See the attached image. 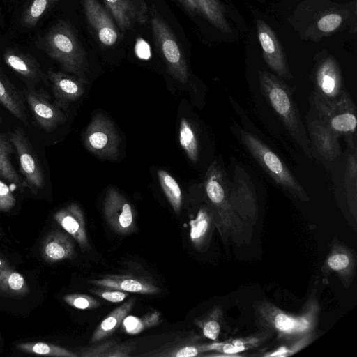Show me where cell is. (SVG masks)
<instances>
[{
	"instance_id": "1",
	"label": "cell",
	"mask_w": 357,
	"mask_h": 357,
	"mask_svg": "<svg viewBox=\"0 0 357 357\" xmlns=\"http://www.w3.org/2000/svg\"><path fill=\"white\" fill-rule=\"evenodd\" d=\"M38 45L50 59L59 64L63 71L87 82L85 76L88 67L86 54L68 22H56L41 38Z\"/></svg>"
},
{
	"instance_id": "2",
	"label": "cell",
	"mask_w": 357,
	"mask_h": 357,
	"mask_svg": "<svg viewBox=\"0 0 357 357\" xmlns=\"http://www.w3.org/2000/svg\"><path fill=\"white\" fill-rule=\"evenodd\" d=\"M259 79L262 93L273 110L306 156L312 158L311 144L291 89L282 79L267 71H259Z\"/></svg>"
},
{
	"instance_id": "3",
	"label": "cell",
	"mask_w": 357,
	"mask_h": 357,
	"mask_svg": "<svg viewBox=\"0 0 357 357\" xmlns=\"http://www.w3.org/2000/svg\"><path fill=\"white\" fill-rule=\"evenodd\" d=\"M310 105L317 116L338 137L344 136L350 149L356 148V109L349 94L343 90L335 99L312 91Z\"/></svg>"
},
{
	"instance_id": "4",
	"label": "cell",
	"mask_w": 357,
	"mask_h": 357,
	"mask_svg": "<svg viewBox=\"0 0 357 357\" xmlns=\"http://www.w3.org/2000/svg\"><path fill=\"white\" fill-rule=\"evenodd\" d=\"M238 132L247 150L275 183L294 196L307 199L303 187L275 152L255 135L242 128Z\"/></svg>"
},
{
	"instance_id": "5",
	"label": "cell",
	"mask_w": 357,
	"mask_h": 357,
	"mask_svg": "<svg viewBox=\"0 0 357 357\" xmlns=\"http://www.w3.org/2000/svg\"><path fill=\"white\" fill-rule=\"evenodd\" d=\"M85 147L103 160H114L120 139L112 121L102 114L93 116L83 134Z\"/></svg>"
},
{
	"instance_id": "6",
	"label": "cell",
	"mask_w": 357,
	"mask_h": 357,
	"mask_svg": "<svg viewBox=\"0 0 357 357\" xmlns=\"http://www.w3.org/2000/svg\"><path fill=\"white\" fill-rule=\"evenodd\" d=\"M151 25L157 46L167 66L169 73L181 84L188 79V69L183 52L167 24L152 15Z\"/></svg>"
},
{
	"instance_id": "7",
	"label": "cell",
	"mask_w": 357,
	"mask_h": 357,
	"mask_svg": "<svg viewBox=\"0 0 357 357\" xmlns=\"http://www.w3.org/2000/svg\"><path fill=\"white\" fill-rule=\"evenodd\" d=\"M10 139L17 154L24 185L32 193L36 194L43 189L45 185L40 160L21 128H15L11 132Z\"/></svg>"
},
{
	"instance_id": "8",
	"label": "cell",
	"mask_w": 357,
	"mask_h": 357,
	"mask_svg": "<svg viewBox=\"0 0 357 357\" xmlns=\"http://www.w3.org/2000/svg\"><path fill=\"white\" fill-rule=\"evenodd\" d=\"M103 213L107 224L117 234L127 235L135 230V213L132 205L114 188L107 191Z\"/></svg>"
},
{
	"instance_id": "9",
	"label": "cell",
	"mask_w": 357,
	"mask_h": 357,
	"mask_svg": "<svg viewBox=\"0 0 357 357\" xmlns=\"http://www.w3.org/2000/svg\"><path fill=\"white\" fill-rule=\"evenodd\" d=\"M25 98L36 123L44 130L52 132L66 121L65 114L44 91L29 89Z\"/></svg>"
},
{
	"instance_id": "10",
	"label": "cell",
	"mask_w": 357,
	"mask_h": 357,
	"mask_svg": "<svg viewBox=\"0 0 357 357\" xmlns=\"http://www.w3.org/2000/svg\"><path fill=\"white\" fill-rule=\"evenodd\" d=\"M256 26L263 57L268 66L279 77L291 79L292 76L289 70L285 55L275 33L262 20H257Z\"/></svg>"
},
{
	"instance_id": "11",
	"label": "cell",
	"mask_w": 357,
	"mask_h": 357,
	"mask_svg": "<svg viewBox=\"0 0 357 357\" xmlns=\"http://www.w3.org/2000/svg\"><path fill=\"white\" fill-rule=\"evenodd\" d=\"M47 77L54 98V104L61 109L66 110L84 93L87 82L74 75L49 69Z\"/></svg>"
},
{
	"instance_id": "12",
	"label": "cell",
	"mask_w": 357,
	"mask_h": 357,
	"mask_svg": "<svg viewBox=\"0 0 357 357\" xmlns=\"http://www.w3.org/2000/svg\"><path fill=\"white\" fill-rule=\"evenodd\" d=\"M86 18L105 45H114L118 40V33L108 12L98 0H83Z\"/></svg>"
},
{
	"instance_id": "13",
	"label": "cell",
	"mask_w": 357,
	"mask_h": 357,
	"mask_svg": "<svg viewBox=\"0 0 357 357\" xmlns=\"http://www.w3.org/2000/svg\"><path fill=\"white\" fill-rule=\"evenodd\" d=\"M53 218L83 250L89 249L85 218L83 211L78 204L73 202L68 204L58 210Z\"/></svg>"
},
{
	"instance_id": "14",
	"label": "cell",
	"mask_w": 357,
	"mask_h": 357,
	"mask_svg": "<svg viewBox=\"0 0 357 357\" xmlns=\"http://www.w3.org/2000/svg\"><path fill=\"white\" fill-rule=\"evenodd\" d=\"M307 128L310 144L324 158L333 161L341 154L339 137L317 116L308 118Z\"/></svg>"
},
{
	"instance_id": "15",
	"label": "cell",
	"mask_w": 357,
	"mask_h": 357,
	"mask_svg": "<svg viewBox=\"0 0 357 357\" xmlns=\"http://www.w3.org/2000/svg\"><path fill=\"white\" fill-rule=\"evenodd\" d=\"M119 27L128 30L136 22L147 20L148 8L144 0H104Z\"/></svg>"
},
{
	"instance_id": "16",
	"label": "cell",
	"mask_w": 357,
	"mask_h": 357,
	"mask_svg": "<svg viewBox=\"0 0 357 357\" xmlns=\"http://www.w3.org/2000/svg\"><path fill=\"white\" fill-rule=\"evenodd\" d=\"M314 82V91L324 97L335 99L341 94L343 91L341 71L333 58L328 56L319 64Z\"/></svg>"
},
{
	"instance_id": "17",
	"label": "cell",
	"mask_w": 357,
	"mask_h": 357,
	"mask_svg": "<svg viewBox=\"0 0 357 357\" xmlns=\"http://www.w3.org/2000/svg\"><path fill=\"white\" fill-rule=\"evenodd\" d=\"M192 13L204 17L222 32L229 33L232 31L227 22L225 9L218 0H178Z\"/></svg>"
},
{
	"instance_id": "18",
	"label": "cell",
	"mask_w": 357,
	"mask_h": 357,
	"mask_svg": "<svg viewBox=\"0 0 357 357\" xmlns=\"http://www.w3.org/2000/svg\"><path fill=\"white\" fill-rule=\"evenodd\" d=\"M43 259L50 264L71 259L75 255L73 241L62 231H53L45 238L41 248Z\"/></svg>"
},
{
	"instance_id": "19",
	"label": "cell",
	"mask_w": 357,
	"mask_h": 357,
	"mask_svg": "<svg viewBox=\"0 0 357 357\" xmlns=\"http://www.w3.org/2000/svg\"><path fill=\"white\" fill-rule=\"evenodd\" d=\"M3 57L6 65L24 79L37 83L43 79L39 64L29 54L16 49H7Z\"/></svg>"
},
{
	"instance_id": "20",
	"label": "cell",
	"mask_w": 357,
	"mask_h": 357,
	"mask_svg": "<svg viewBox=\"0 0 357 357\" xmlns=\"http://www.w3.org/2000/svg\"><path fill=\"white\" fill-rule=\"evenodd\" d=\"M89 282L100 287L110 288L125 292L153 294L160 291V289L151 283L141 278L132 277L112 276L93 279Z\"/></svg>"
},
{
	"instance_id": "21",
	"label": "cell",
	"mask_w": 357,
	"mask_h": 357,
	"mask_svg": "<svg viewBox=\"0 0 357 357\" xmlns=\"http://www.w3.org/2000/svg\"><path fill=\"white\" fill-rule=\"evenodd\" d=\"M0 103L15 118L28 123L23 96L0 70Z\"/></svg>"
},
{
	"instance_id": "22",
	"label": "cell",
	"mask_w": 357,
	"mask_h": 357,
	"mask_svg": "<svg viewBox=\"0 0 357 357\" xmlns=\"http://www.w3.org/2000/svg\"><path fill=\"white\" fill-rule=\"evenodd\" d=\"M135 301V299L132 298L112 310L96 327L91 337V342H100L115 332L132 309Z\"/></svg>"
},
{
	"instance_id": "23",
	"label": "cell",
	"mask_w": 357,
	"mask_h": 357,
	"mask_svg": "<svg viewBox=\"0 0 357 357\" xmlns=\"http://www.w3.org/2000/svg\"><path fill=\"white\" fill-rule=\"evenodd\" d=\"M29 293V285L22 275L9 266L0 268L1 295L9 298H21Z\"/></svg>"
},
{
	"instance_id": "24",
	"label": "cell",
	"mask_w": 357,
	"mask_h": 357,
	"mask_svg": "<svg viewBox=\"0 0 357 357\" xmlns=\"http://www.w3.org/2000/svg\"><path fill=\"white\" fill-rule=\"evenodd\" d=\"M14 149L10 139L4 134H0V177L22 192L25 185L10 161Z\"/></svg>"
},
{
	"instance_id": "25",
	"label": "cell",
	"mask_w": 357,
	"mask_h": 357,
	"mask_svg": "<svg viewBox=\"0 0 357 357\" xmlns=\"http://www.w3.org/2000/svg\"><path fill=\"white\" fill-rule=\"evenodd\" d=\"M158 178L161 188L169 204L176 214H179L183 202L182 192L176 180L164 169H158Z\"/></svg>"
},
{
	"instance_id": "26",
	"label": "cell",
	"mask_w": 357,
	"mask_h": 357,
	"mask_svg": "<svg viewBox=\"0 0 357 357\" xmlns=\"http://www.w3.org/2000/svg\"><path fill=\"white\" fill-rule=\"evenodd\" d=\"M59 0H29L21 16V23L27 28H34L43 15Z\"/></svg>"
},
{
	"instance_id": "27",
	"label": "cell",
	"mask_w": 357,
	"mask_h": 357,
	"mask_svg": "<svg viewBox=\"0 0 357 357\" xmlns=\"http://www.w3.org/2000/svg\"><path fill=\"white\" fill-rule=\"evenodd\" d=\"M179 142L190 160L196 163L199 159V142L191 123L182 117L179 125Z\"/></svg>"
},
{
	"instance_id": "28",
	"label": "cell",
	"mask_w": 357,
	"mask_h": 357,
	"mask_svg": "<svg viewBox=\"0 0 357 357\" xmlns=\"http://www.w3.org/2000/svg\"><path fill=\"white\" fill-rule=\"evenodd\" d=\"M16 348L24 353L56 357H77L78 354L63 347L53 344L37 342H24L16 345Z\"/></svg>"
},
{
	"instance_id": "29",
	"label": "cell",
	"mask_w": 357,
	"mask_h": 357,
	"mask_svg": "<svg viewBox=\"0 0 357 357\" xmlns=\"http://www.w3.org/2000/svg\"><path fill=\"white\" fill-rule=\"evenodd\" d=\"M160 313L157 312L147 314L143 317L126 316L122 321L123 330L129 334H137L142 331L158 324Z\"/></svg>"
},
{
	"instance_id": "30",
	"label": "cell",
	"mask_w": 357,
	"mask_h": 357,
	"mask_svg": "<svg viewBox=\"0 0 357 357\" xmlns=\"http://www.w3.org/2000/svg\"><path fill=\"white\" fill-rule=\"evenodd\" d=\"M210 223L208 213L205 208H200L196 218L189 222L190 237L192 243L198 246L206 235Z\"/></svg>"
},
{
	"instance_id": "31",
	"label": "cell",
	"mask_w": 357,
	"mask_h": 357,
	"mask_svg": "<svg viewBox=\"0 0 357 357\" xmlns=\"http://www.w3.org/2000/svg\"><path fill=\"white\" fill-rule=\"evenodd\" d=\"M64 301L70 306L79 310H91L100 304L94 298L83 294H70L63 296Z\"/></svg>"
},
{
	"instance_id": "32",
	"label": "cell",
	"mask_w": 357,
	"mask_h": 357,
	"mask_svg": "<svg viewBox=\"0 0 357 357\" xmlns=\"http://www.w3.org/2000/svg\"><path fill=\"white\" fill-rule=\"evenodd\" d=\"M117 342L114 340L102 342L100 344L82 348L78 356L107 357L109 352Z\"/></svg>"
},
{
	"instance_id": "33",
	"label": "cell",
	"mask_w": 357,
	"mask_h": 357,
	"mask_svg": "<svg viewBox=\"0 0 357 357\" xmlns=\"http://www.w3.org/2000/svg\"><path fill=\"white\" fill-rule=\"evenodd\" d=\"M202 351L201 347H197L192 344H181L176 346L172 349L161 354V356L170 357H192L196 356L199 352Z\"/></svg>"
},
{
	"instance_id": "34",
	"label": "cell",
	"mask_w": 357,
	"mask_h": 357,
	"mask_svg": "<svg viewBox=\"0 0 357 357\" xmlns=\"http://www.w3.org/2000/svg\"><path fill=\"white\" fill-rule=\"evenodd\" d=\"M342 22V17L337 13L327 14L317 22V28L324 33H331L337 29Z\"/></svg>"
},
{
	"instance_id": "35",
	"label": "cell",
	"mask_w": 357,
	"mask_h": 357,
	"mask_svg": "<svg viewBox=\"0 0 357 357\" xmlns=\"http://www.w3.org/2000/svg\"><path fill=\"white\" fill-rule=\"evenodd\" d=\"M90 291L99 297L112 303H119L128 296V294L124 291L106 287L91 289Z\"/></svg>"
},
{
	"instance_id": "36",
	"label": "cell",
	"mask_w": 357,
	"mask_h": 357,
	"mask_svg": "<svg viewBox=\"0 0 357 357\" xmlns=\"http://www.w3.org/2000/svg\"><path fill=\"white\" fill-rule=\"evenodd\" d=\"M16 199L8 185L0 179V211L8 212L15 205Z\"/></svg>"
},
{
	"instance_id": "37",
	"label": "cell",
	"mask_w": 357,
	"mask_h": 357,
	"mask_svg": "<svg viewBox=\"0 0 357 357\" xmlns=\"http://www.w3.org/2000/svg\"><path fill=\"white\" fill-rule=\"evenodd\" d=\"M303 325V324L301 322L282 313L278 314L275 319V327L284 332H289L295 328H300Z\"/></svg>"
},
{
	"instance_id": "38",
	"label": "cell",
	"mask_w": 357,
	"mask_h": 357,
	"mask_svg": "<svg viewBox=\"0 0 357 357\" xmlns=\"http://www.w3.org/2000/svg\"><path fill=\"white\" fill-rule=\"evenodd\" d=\"M135 342H127L123 343H116L107 357H127L130 356V353L135 349Z\"/></svg>"
},
{
	"instance_id": "39",
	"label": "cell",
	"mask_w": 357,
	"mask_h": 357,
	"mask_svg": "<svg viewBox=\"0 0 357 357\" xmlns=\"http://www.w3.org/2000/svg\"><path fill=\"white\" fill-rule=\"evenodd\" d=\"M220 327L218 322L214 319H209L202 326V332L207 338L215 340L220 333Z\"/></svg>"
},
{
	"instance_id": "40",
	"label": "cell",
	"mask_w": 357,
	"mask_h": 357,
	"mask_svg": "<svg viewBox=\"0 0 357 357\" xmlns=\"http://www.w3.org/2000/svg\"><path fill=\"white\" fill-rule=\"evenodd\" d=\"M328 264L333 270H342L349 264V259L344 254H336L328 259Z\"/></svg>"
},
{
	"instance_id": "41",
	"label": "cell",
	"mask_w": 357,
	"mask_h": 357,
	"mask_svg": "<svg viewBox=\"0 0 357 357\" xmlns=\"http://www.w3.org/2000/svg\"><path fill=\"white\" fill-rule=\"evenodd\" d=\"M135 53L142 59H149L151 56L149 44L143 39L139 38L135 45Z\"/></svg>"
},
{
	"instance_id": "42",
	"label": "cell",
	"mask_w": 357,
	"mask_h": 357,
	"mask_svg": "<svg viewBox=\"0 0 357 357\" xmlns=\"http://www.w3.org/2000/svg\"><path fill=\"white\" fill-rule=\"evenodd\" d=\"M243 349H241V347H238V345H233L231 344H227L222 346V351L225 353L232 354L236 353L241 351Z\"/></svg>"
},
{
	"instance_id": "43",
	"label": "cell",
	"mask_w": 357,
	"mask_h": 357,
	"mask_svg": "<svg viewBox=\"0 0 357 357\" xmlns=\"http://www.w3.org/2000/svg\"><path fill=\"white\" fill-rule=\"evenodd\" d=\"M8 266V262L0 256V268Z\"/></svg>"
},
{
	"instance_id": "44",
	"label": "cell",
	"mask_w": 357,
	"mask_h": 357,
	"mask_svg": "<svg viewBox=\"0 0 357 357\" xmlns=\"http://www.w3.org/2000/svg\"><path fill=\"white\" fill-rule=\"evenodd\" d=\"M2 121H3V119H2V117L0 116V123L2 122Z\"/></svg>"
}]
</instances>
